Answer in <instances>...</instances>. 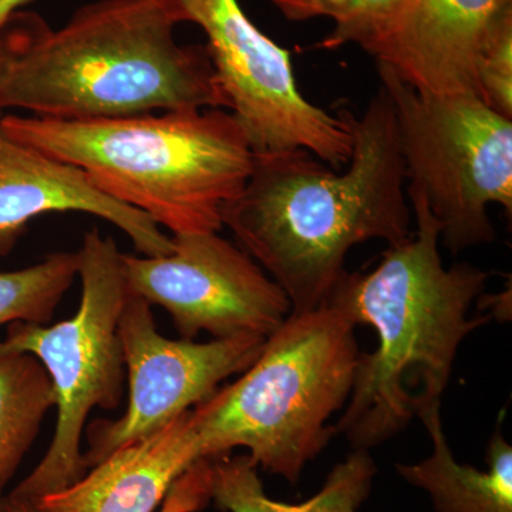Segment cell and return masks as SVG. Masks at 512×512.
Segmentation results:
<instances>
[{
  "mask_svg": "<svg viewBox=\"0 0 512 512\" xmlns=\"http://www.w3.org/2000/svg\"><path fill=\"white\" fill-rule=\"evenodd\" d=\"M353 151L345 173L308 150L255 156L247 185L222 211L244 249L288 296L291 313L326 305L345 274L350 249L412 237L404 164L386 89L352 117Z\"/></svg>",
  "mask_w": 512,
  "mask_h": 512,
  "instance_id": "cell-1",
  "label": "cell"
},
{
  "mask_svg": "<svg viewBox=\"0 0 512 512\" xmlns=\"http://www.w3.org/2000/svg\"><path fill=\"white\" fill-rule=\"evenodd\" d=\"M165 0H96L60 29L19 10L0 30V109L56 120L227 109L205 45Z\"/></svg>",
  "mask_w": 512,
  "mask_h": 512,
  "instance_id": "cell-2",
  "label": "cell"
},
{
  "mask_svg": "<svg viewBox=\"0 0 512 512\" xmlns=\"http://www.w3.org/2000/svg\"><path fill=\"white\" fill-rule=\"evenodd\" d=\"M407 197L416 232L389 247L372 271L345 272L326 302L377 335L375 352L360 353L352 393L335 424L336 436L352 450L382 446L416 417L441 412L461 343L490 319L470 316L487 272L470 264L446 268L429 207L419 195Z\"/></svg>",
  "mask_w": 512,
  "mask_h": 512,
  "instance_id": "cell-3",
  "label": "cell"
},
{
  "mask_svg": "<svg viewBox=\"0 0 512 512\" xmlns=\"http://www.w3.org/2000/svg\"><path fill=\"white\" fill-rule=\"evenodd\" d=\"M0 130L83 168L100 190L174 235L220 232L222 211L255 164L247 134L222 109L94 120L9 114L0 117Z\"/></svg>",
  "mask_w": 512,
  "mask_h": 512,
  "instance_id": "cell-4",
  "label": "cell"
},
{
  "mask_svg": "<svg viewBox=\"0 0 512 512\" xmlns=\"http://www.w3.org/2000/svg\"><path fill=\"white\" fill-rule=\"evenodd\" d=\"M356 325L330 305L291 313L242 376L190 410L201 458L247 448L266 473L298 484L336 436L360 350Z\"/></svg>",
  "mask_w": 512,
  "mask_h": 512,
  "instance_id": "cell-5",
  "label": "cell"
},
{
  "mask_svg": "<svg viewBox=\"0 0 512 512\" xmlns=\"http://www.w3.org/2000/svg\"><path fill=\"white\" fill-rule=\"evenodd\" d=\"M79 256L82 298L72 318L56 325L9 323L0 348L35 356L56 393L55 436L45 457L12 491L37 501L80 480L84 466V424L94 407L114 410L124 393L126 365L119 336L121 309L128 295L123 254L111 237L92 229Z\"/></svg>",
  "mask_w": 512,
  "mask_h": 512,
  "instance_id": "cell-6",
  "label": "cell"
},
{
  "mask_svg": "<svg viewBox=\"0 0 512 512\" xmlns=\"http://www.w3.org/2000/svg\"><path fill=\"white\" fill-rule=\"evenodd\" d=\"M377 70L396 116L407 194L423 198L453 254L495 241L488 207L512 214V120L477 94L419 93Z\"/></svg>",
  "mask_w": 512,
  "mask_h": 512,
  "instance_id": "cell-7",
  "label": "cell"
},
{
  "mask_svg": "<svg viewBox=\"0 0 512 512\" xmlns=\"http://www.w3.org/2000/svg\"><path fill=\"white\" fill-rule=\"evenodd\" d=\"M178 23L207 36L215 76L255 156L303 148L330 167L348 165L352 114L333 116L302 96L292 55L256 28L238 0H165Z\"/></svg>",
  "mask_w": 512,
  "mask_h": 512,
  "instance_id": "cell-8",
  "label": "cell"
},
{
  "mask_svg": "<svg viewBox=\"0 0 512 512\" xmlns=\"http://www.w3.org/2000/svg\"><path fill=\"white\" fill-rule=\"evenodd\" d=\"M161 256L123 254L128 288L170 313L183 339L268 338L291 315L286 293L254 259L218 232L173 237Z\"/></svg>",
  "mask_w": 512,
  "mask_h": 512,
  "instance_id": "cell-9",
  "label": "cell"
},
{
  "mask_svg": "<svg viewBox=\"0 0 512 512\" xmlns=\"http://www.w3.org/2000/svg\"><path fill=\"white\" fill-rule=\"evenodd\" d=\"M151 306L128 288L119 336L130 399L119 419L96 420L89 427V450L83 454L87 470L113 451L157 433L210 399L225 379L245 372L264 349L266 339L258 336L207 343L164 338L157 330Z\"/></svg>",
  "mask_w": 512,
  "mask_h": 512,
  "instance_id": "cell-10",
  "label": "cell"
},
{
  "mask_svg": "<svg viewBox=\"0 0 512 512\" xmlns=\"http://www.w3.org/2000/svg\"><path fill=\"white\" fill-rule=\"evenodd\" d=\"M84 212L120 228L143 256L168 255V237L143 211L114 200L77 165L36 150L0 130V256L9 255L33 218Z\"/></svg>",
  "mask_w": 512,
  "mask_h": 512,
  "instance_id": "cell-11",
  "label": "cell"
},
{
  "mask_svg": "<svg viewBox=\"0 0 512 512\" xmlns=\"http://www.w3.org/2000/svg\"><path fill=\"white\" fill-rule=\"evenodd\" d=\"M512 0H409L367 47L419 93L478 96L477 60L485 36Z\"/></svg>",
  "mask_w": 512,
  "mask_h": 512,
  "instance_id": "cell-12",
  "label": "cell"
},
{
  "mask_svg": "<svg viewBox=\"0 0 512 512\" xmlns=\"http://www.w3.org/2000/svg\"><path fill=\"white\" fill-rule=\"evenodd\" d=\"M188 412L33 503L42 512H154L175 480L201 460Z\"/></svg>",
  "mask_w": 512,
  "mask_h": 512,
  "instance_id": "cell-13",
  "label": "cell"
},
{
  "mask_svg": "<svg viewBox=\"0 0 512 512\" xmlns=\"http://www.w3.org/2000/svg\"><path fill=\"white\" fill-rule=\"evenodd\" d=\"M433 453L416 464H397L406 483L429 494L436 512H512V447L500 427L485 451L487 470L458 463L441 423V412L421 421Z\"/></svg>",
  "mask_w": 512,
  "mask_h": 512,
  "instance_id": "cell-14",
  "label": "cell"
},
{
  "mask_svg": "<svg viewBox=\"0 0 512 512\" xmlns=\"http://www.w3.org/2000/svg\"><path fill=\"white\" fill-rule=\"evenodd\" d=\"M258 468L248 454L211 458V501L224 512H359L372 494L377 474L370 451L352 450L332 468L318 493L288 504L266 495Z\"/></svg>",
  "mask_w": 512,
  "mask_h": 512,
  "instance_id": "cell-15",
  "label": "cell"
},
{
  "mask_svg": "<svg viewBox=\"0 0 512 512\" xmlns=\"http://www.w3.org/2000/svg\"><path fill=\"white\" fill-rule=\"evenodd\" d=\"M53 407L56 393L42 363L0 348V498Z\"/></svg>",
  "mask_w": 512,
  "mask_h": 512,
  "instance_id": "cell-16",
  "label": "cell"
},
{
  "mask_svg": "<svg viewBox=\"0 0 512 512\" xmlns=\"http://www.w3.org/2000/svg\"><path fill=\"white\" fill-rule=\"evenodd\" d=\"M79 272L77 252H53L39 264L0 272V326L47 325Z\"/></svg>",
  "mask_w": 512,
  "mask_h": 512,
  "instance_id": "cell-17",
  "label": "cell"
},
{
  "mask_svg": "<svg viewBox=\"0 0 512 512\" xmlns=\"http://www.w3.org/2000/svg\"><path fill=\"white\" fill-rule=\"evenodd\" d=\"M291 22L329 18L335 28L319 47L338 49L355 43L367 49L383 35L409 0H271Z\"/></svg>",
  "mask_w": 512,
  "mask_h": 512,
  "instance_id": "cell-18",
  "label": "cell"
},
{
  "mask_svg": "<svg viewBox=\"0 0 512 512\" xmlns=\"http://www.w3.org/2000/svg\"><path fill=\"white\" fill-rule=\"evenodd\" d=\"M478 97L512 120V3L501 10L485 36L477 60Z\"/></svg>",
  "mask_w": 512,
  "mask_h": 512,
  "instance_id": "cell-19",
  "label": "cell"
},
{
  "mask_svg": "<svg viewBox=\"0 0 512 512\" xmlns=\"http://www.w3.org/2000/svg\"><path fill=\"white\" fill-rule=\"evenodd\" d=\"M211 503V458H201L175 480L160 512H200Z\"/></svg>",
  "mask_w": 512,
  "mask_h": 512,
  "instance_id": "cell-20",
  "label": "cell"
},
{
  "mask_svg": "<svg viewBox=\"0 0 512 512\" xmlns=\"http://www.w3.org/2000/svg\"><path fill=\"white\" fill-rule=\"evenodd\" d=\"M0 512H42L33 501L8 494L0 498Z\"/></svg>",
  "mask_w": 512,
  "mask_h": 512,
  "instance_id": "cell-21",
  "label": "cell"
},
{
  "mask_svg": "<svg viewBox=\"0 0 512 512\" xmlns=\"http://www.w3.org/2000/svg\"><path fill=\"white\" fill-rule=\"evenodd\" d=\"M33 0H0V30L6 25L13 13L19 12Z\"/></svg>",
  "mask_w": 512,
  "mask_h": 512,
  "instance_id": "cell-22",
  "label": "cell"
},
{
  "mask_svg": "<svg viewBox=\"0 0 512 512\" xmlns=\"http://www.w3.org/2000/svg\"><path fill=\"white\" fill-rule=\"evenodd\" d=\"M0 111H2V109H0Z\"/></svg>",
  "mask_w": 512,
  "mask_h": 512,
  "instance_id": "cell-23",
  "label": "cell"
}]
</instances>
